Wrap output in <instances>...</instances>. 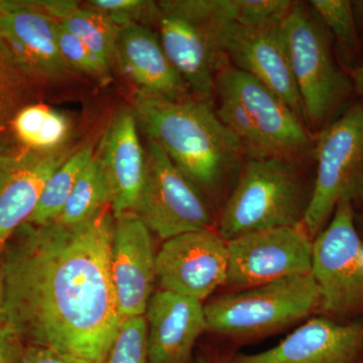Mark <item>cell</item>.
<instances>
[{
  "instance_id": "6da1fadb",
  "label": "cell",
  "mask_w": 363,
  "mask_h": 363,
  "mask_svg": "<svg viewBox=\"0 0 363 363\" xmlns=\"http://www.w3.org/2000/svg\"><path fill=\"white\" fill-rule=\"evenodd\" d=\"M111 208L75 227L23 224L0 248V324L25 345L101 363L123 322L112 283Z\"/></svg>"
},
{
  "instance_id": "7a4b0ae2",
  "label": "cell",
  "mask_w": 363,
  "mask_h": 363,
  "mask_svg": "<svg viewBox=\"0 0 363 363\" xmlns=\"http://www.w3.org/2000/svg\"><path fill=\"white\" fill-rule=\"evenodd\" d=\"M131 109L147 140L199 189L216 188L245 154L207 100L171 101L135 92Z\"/></svg>"
},
{
  "instance_id": "3957f363",
  "label": "cell",
  "mask_w": 363,
  "mask_h": 363,
  "mask_svg": "<svg viewBox=\"0 0 363 363\" xmlns=\"http://www.w3.org/2000/svg\"><path fill=\"white\" fill-rule=\"evenodd\" d=\"M231 16L230 0L157 1L162 49L196 98L209 101L217 76L229 64L223 28Z\"/></svg>"
},
{
  "instance_id": "277c9868",
  "label": "cell",
  "mask_w": 363,
  "mask_h": 363,
  "mask_svg": "<svg viewBox=\"0 0 363 363\" xmlns=\"http://www.w3.org/2000/svg\"><path fill=\"white\" fill-rule=\"evenodd\" d=\"M308 202L291 160L250 157L222 210L218 233L229 241L255 231L301 225Z\"/></svg>"
},
{
  "instance_id": "5b68a950",
  "label": "cell",
  "mask_w": 363,
  "mask_h": 363,
  "mask_svg": "<svg viewBox=\"0 0 363 363\" xmlns=\"http://www.w3.org/2000/svg\"><path fill=\"white\" fill-rule=\"evenodd\" d=\"M321 307L311 272L227 293L204 305L207 330L252 337L295 323Z\"/></svg>"
},
{
  "instance_id": "8992f818",
  "label": "cell",
  "mask_w": 363,
  "mask_h": 363,
  "mask_svg": "<svg viewBox=\"0 0 363 363\" xmlns=\"http://www.w3.org/2000/svg\"><path fill=\"white\" fill-rule=\"evenodd\" d=\"M283 30L306 125L320 130L347 96L350 82L332 58L324 30L305 4L294 2Z\"/></svg>"
},
{
  "instance_id": "52a82bcc",
  "label": "cell",
  "mask_w": 363,
  "mask_h": 363,
  "mask_svg": "<svg viewBox=\"0 0 363 363\" xmlns=\"http://www.w3.org/2000/svg\"><path fill=\"white\" fill-rule=\"evenodd\" d=\"M353 192L340 198L333 218L313 242L311 274L320 310L332 317L363 314V243L354 225Z\"/></svg>"
},
{
  "instance_id": "ba28073f",
  "label": "cell",
  "mask_w": 363,
  "mask_h": 363,
  "mask_svg": "<svg viewBox=\"0 0 363 363\" xmlns=\"http://www.w3.org/2000/svg\"><path fill=\"white\" fill-rule=\"evenodd\" d=\"M147 168L133 213L150 233L167 240L212 228L213 219L200 189L172 162L157 143L147 140Z\"/></svg>"
},
{
  "instance_id": "9c48e42d",
  "label": "cell",
  "mask_w": 363,
  "mask_h": 363,
  "mask_svg": "<svg viewBox=\"0 0 363 363\" xmlns=\"http://www.w3.org/2000/svg\"><path fill=\"white\" fill-rule=\"evenodd\" d=\"M315 155L316 181L303 220L311 238L320 233L340 198L354 190L363 160V100L322 130Z\"/></svg>"
},
{
  "instance_id": "30bf717a",
  "label": "cell",
  "mask_w": 363,
  "mask_h": 363,
  "mask_svg": "<svg viewBox=\"0 0 363 363\" xmlns=\"http://www.w3.org/2000/svg\"><path fill=\"white\" fill-rule=\"evenodd\" d=\"M227 250L225 285L238 290L311 272L313 242L303 224L238 236Z\"/></svg>"
},
{
  "instance_id": "8fae6325",
  "label": "cell",
  "mask_w": 363,
  "mask_h": 363,
  "mask_svg": "<svg viewBox=\"0 0 363 363\" xmlns=\"http://www.w3.org/2000/svg\"><path fill=\"white\" fill-rule=\"evenodd\" d=\"M227 274V241L212 228L169 238L157 253L162 290L199 302L225 285Z\"/></svg>"
},
{
  "instance_id": "7c38bea8",
  "label": "cell",
  "mask_w": 363,
  "mask_h": 363,
  "mask_svg": "<svg viewBox=\"0 0 363 363\" xmlns=\"http://www.w3.org/2000/svg\"><path fill=\"white\" fill-rule=\"evenodd\" d=\"M283 21L264 26H245L236 23L233 13L224 25V50L233 67L269 88L305 123L304 108L291 68Z\"/></svg>"
},
{
  "instance_id": "4fadbf2b",
  "label": "cell",
  "mask_w": 363,
  "mask_h": 363,
  "mask_svg": "<svg viewBox=\"0 0 363 363\" xmlns=\"http://www.w3.org/2000/svg\"><path fill=\"white\" fill-rule=\"evenodd\" d=\"M233 94L259 131L269 157L291 160L304 156L312 147L306 124L274 92L250 74L230 64L215 83Z\"/></svg>"
},
{
  "instance_id": "5bb4252c",
  "label": "cell",
  "mask_w": 363,
  "mask_h": 363,
  "mask_svg": "<svg viewBox=\"0 0 363 363\" xmlns=\"http://www.w3.org/2000/svg\"><path fill=\"white\" fill-rule=\"evenodd\" d=\"M111 271L123 320L145 316L157 279L152 233L135 214L116 217Z\"/></svg>"
},
{
  "instance_id": "9a60e30c",
  "label": "cell",
  "mask_w": 363,
  "mask_h": 363,
  "mask_svg": "<svg viewBox=\"0 0 363 363\" xmlns=\"http://www.w3.org/2000/svg\"><path fill=\"white\" fill-rule=\"evenodd\" d=\"M229 363H363V321L313 318L271 350Z\"/></svg>"
},
{
  "instance_id": "2e32d148",
  "label": "cell",
  "mask_w": 363,
  "mask_h": 363,
  "mask_svg": "<svg viewBox=\"0 0 363 363\" xmlns=\"http://www.w3.org/2000/svg\"><path fill=\"white\" fill-rule=\"evenodd\" d=\"M58 21L23 0L16 11L0 16V35L21 70L33 81L64 82L74 71L60 52Z\"/></svg>"
},
{
  "instance_id": "e0dca14e",
  "label": "cell",
  "mask_w": 363,
  "mask_h": 363,
  "mask_svg": "<svg viewBox=\"0 0 363 363\" xmlns=\"http://www.w3.org/2000/svg\"><path fill=\"white\" fill-rule=\"evenodd\" d=\"M69 157L67 150L0 154V248L28 221L48 181Z\"/></svg>"
},
{
  "instance_id": "ac0fdd59",
  "label": "cell",
  "mask_w": 363,
  "mask_h": 363,
  "mask_svg": "<svg viewBox=\"0 0 363 363\" xmlns=\"http://www.w3.org/2000/svg\"><path fill=\"white\" fill-rule=\"evenodd\" d=\"M147 322V363H190L196 341L207 330L204 305L160 290L152 294Z\"/></svg>"
},
{
  "instance_id": "d6986e66",
  "label": "cell",
  "mask_w": 363,
  "mask_h": 363,
  "mask_svg": "<svg viewBox=\"0 0 363 363\" xmlns=\"http://www.w3.org/2000/svg\"><path fill=\"white\" fill-rule=\"evenodd\" d=\"M114 60L135 92L171 101L189 98L187 84L167 57L159 35L149 26L121 28Z\"/></svg>"
},
{
  "instance_id": "ffe728a7",
  "label": "cell",
  "mask_w": 363,
  "mask_h": 363,
  "mask_svg": "<svg viewBox=\"0 0 363 363\" xmlns=\"http://www.w3.org/2000/svg\"><path fill=\"white\" fill-rule=\"evenodd\" d=\"M138 126L133 109L119 112L105 133L97 154L111 190L114 217L133 213L145 181L147 155Z\"/></svg>"
},
{
  "instance_id": "44dd1931",
  "label": "cell",
  "mask_w": 363,
  "mask_h": 363,
  "mask_svg": "<svg viewBox=\"0 0 363 363\" xmlns=\"http://www.w3.org/2000/svg\"><path fill=\"white\" fill-rule=\"evenodd\" d=\"M11 131L25 150L56 152L66 150L72 124L66 114L52 107L28 104L13 117Z\"/></svg>"
},
{
  "instance_id": "7402d4cb",
  "label": "cell",
  "mask_w": 363,
  "mask_h": 363,
  "mask_svg": "<svg viewBox=\"0 0 363 363\" xmlns=\"http://www.w3.org/2000/svg\"><path fill=\"white\" fill-rule=\"evenodd\" d=\"M106 208H111V190L99 157L95 155L55 221L66 227L81 225Z\"/></svg>"
},
{
  "instance_id": "603a6c76",
  "label": "cell",
  "mask_w": 363,
  "mask_h": 363,
  "mask_svg": "<svg viewBox=\"0 0 363 363\" xmlns=\"http://www.w3.org/2000/svg\"><path fill=\"white\" fill-rule=\"evenodd\" d=\"M94 156L92 145L70 155L48 181L35 211L26 223L44 225L57 220L81 174Z\"/></svg>"
},
{
  "instance_id": "cb8c5ba5",
  "label": "cell",
  "mask_w": 363,
  "mask_h": 363,
  "mask_svg": "<svg viewBox=\"0 0 363 363\" xmlns=\"http://www.w3.org/2000/svg\"><path fill=\"white\" fill-rule=\"evenodd\" d=\"M33 79L21 70L0 35V154L7 152L13 117L26 104Z\"/></svg>"
},
{
  "instance_id": "d4e9b609",
  "label": "cell",
  "mask_w": 363,
  "mask_h": 363,
  "mask_svg": "<svg viewBox=\"0 0 363 363\" xmlns=\"http://www.w3.org/2000/svg\"><path fill=\"white\" fill-rule=\"evenodd\" d=\"M60 23L75 35L98 58L111 65L121 28L91 7L77 6Z\"/></svg>"
},
{
  "instance_id": "484cf974",
  "label": "cell",
  "mask_w": 363,
  "mask_h": 363,
  "mask_svg": "<svg viewBox=\"0 0 363 363\" xmlns=\"http://www.w3.org/2000/svg\"><path fill=\"white\" fill-rule=\"evenodd\" d=\"M218 92L219 107L216 113L236 138L240 140L250 157H267L266 147L259 131L253 124L243 105L233 94L222 88H215Z\"/></svg>"
},
{
  "instance_id": "4316f807",
  "label": "cell",
  "mask_w": 363,
  "mask_h": 363,
  "mask_svg": "<svg viewBox=\"0 0 363 363\" xmlns=\"http://www.w3.org/2000/svg\"><path fill=\"white\" fill-rule=\"evenodd\" d=\"M57 40L60 52L72 70L94 79L100 84L106 85L111 81V65L88 49L75 35L57 23Z\"/></svg>"
},
{
  "instance_id": "83f0119b",
  "label": "cell",
  "mask_w": 363,
  "mask_h": 363,
  "mask_svg": "<svg viewBox=\"0 0 363 363\" xmlns=\"http://www.w3.org/2000/svg\"><path fill=\"white\" fill-rule=\"evenodd\" d=\"M101 363H147V322L145 316L123 320Z\"/></svg>"
},
{
  "instance_id": "f1b7e54d",
  "label": "cell",
  "mask_w": 363,
  "mask_h": 363,
  "mask_svg": "<svg viewBox=\"0 0 363 363\" xmlns=\"http://www.w3.org/2000/svg\"><path fill=\"white\" fill-rule=\"evenodd\" d=\"M310 6L331 30L344 51H354L357 35L352 2L347 0H312Z\"/></svg>"
},
{
  "instance_id": "f546056e",
  "label": "cell",
  "mask_w": 363,
  "mask_h": 363,
  "mask_svg": "<svg viewBox=\"0 0 363 363\" xmlns=\"http://www.w3.org/2000/svg\"><path fill=\"white\" fill-rule=\"evenodd\" d=\"M86 6L96 9L119 28L130 25H156L157 2L149 0H92Z\"/></svg>"
},
{
  "instance_id": "4dcf8cb0",
  "label": "cell",
  "mask_w": 363,
  "mask_h": 363,
  "mask_svg": "<svg viewBox=\"0 0 363 363\" xmlns=\"http://www.w3.org/2000/svg\"><path fill=\"white\" fill-rule=\"evenodd\" d=\"M233 20L245 26H264L286 18L294 1L290 0H230Z\"/></svg>"
},
{
  "instance_id": "1f68e13d",
  "label": "cell",
  "mask_w": 363,
  "mask_h": 363,
  "mask_svg": "<svg viewBox=\"0 0 363 363\" xmlns=\"http://www.w3.org/2000/svg\"><path fill=\"white\" fill-rule=\"evenodd\" d=\"M26 345L6 324H0V363H21Z\"/></svg>"
},
{
  "instance_id": "d6a6232c",
  "label": "cell",
  "mask_w": 363,
  "mask_h": 363,
  "mask_svg": "<svg viewBox=\"0 0 363 363\" xmlns=\"http://www.w3.org/2000/svg\"><path fill=\"white\" fill-rule=\"evenodd\" d=\"M21 363H87L58 351L39 346L26 345Z\"/></svg>"
},
{
  "instance_id": "836d02e7",
  "label": "cell",
  "mask_w": 363,
  "mask_h": 363,
  "mask_svg": "<svg viewBox=\"0 0 363 363\" xmlns=\"http://www.w3.org/2000/svg\"><path fill=\"white\" fill-rule=\"evenodd\" d=\"M352 80L355 90L363 97V61L352 71Z\"/></svg>"
},
{
  "instance_id": "e575fe53",
  "label": "cell",
  "mask_w": 363,
  "mask_h": 363,
  "mask_svg": "<svg viewBox=\"0 0 363 363\" xmlns=\"http://www.w3.org/2000/svg\"><path fill=\"white\" fill-rule=\"evenodd\" d=\"M353 9L357 11L358 16H360V18L363 21V0H359V1L352 2Z\"/></svg>"
},
{
  "instance_id": "d590c367",
  "label": "cell",
  "mask_w": 363,
  "mask_h": 363,
  "mask_svg": "<svg viewBox=\"0 0 363 363\" xmlns=\"http://www.w3.org/2000/svg\"><path fill=\"white\" fill-rule=\"evenodd\" d=\"M194 363H219L216 362V360L212 359L209 357H206V355H198L197 358H196Z\"/></svg>"
},
{
  "instance_id": "8d00e7d4",
  "label": "cell",
  "mask_w": 363,
  "mask_h": 363,
  "mask_svg": "<svg viewBox=\"0 0 363 363\" xmlns=\"http://www.w3.org/2000/svg\"><path fill=\"white\" fill-rule=\"evenodd\" d=\"M360 194H362V197L363 198V176L362 179V183H360Z\"/></svg>"
},
{
  "instance_id": "74e56055",
  "label": "cell",
  "mask_w": 363,
  "mask_h": 363,
  "mask_svg": "<svg viewBox=\"0 0 363 363\" xmlns=\"http://www.w3.org/2000/svg\"><path fill=\"white\" fill-rule=\"evenodd\" d=\"M0 298H1V269H0Z\"/></svg>"
}]
</instances>
